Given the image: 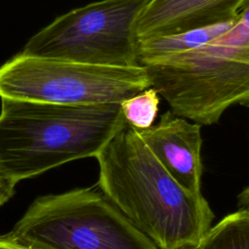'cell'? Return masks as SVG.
Returning a JSON list of instances; mask_svg holds the SVG:
<instances>
[{
  "label": "cell",
  "instance_id": "277c9868",
  "mask_svg": "<svg viewBox=\"0 0 249 249\" xmlns=\"http://www.w3.org/2000/svg\"><path fill=\"white\" fill-rule=\"evenodd\" d=\"M6 235L35 249H160L93 188L37 197Z\"/></svg>",
  "mask_w": 249,
  "mask_h": 249
},
{
  "label": "cell",
  "instance_id": "3957f363",
  "mask_svg": "<svg viewBox=\"0 0 249 249\" xmlns=\"http://www.w3.org/2000/svg\"><path fill=\"white\" fill-rule=\"evenodd\" d=\"M141 65L170 110L200 125L218 123L232 105L249 104V26L239 18L210 42Z\"/></svg>",
  "mask_w": 249,
  "mask_h": 249
},
{
  "label": "cell",
  "instance_id": "e0dca14e",
  "mask_svg": "<svg viewBox=\"0 0 249 249\" xmlns=\"http://www.w3.org/2000/svg\"><path fill=\"white\" fill-rule=\"evenodd\" d=\"M246 107H248V108H249V104H248V105H246Z\"/></svg>",
  "mask_w": 249,
  "mask_h": 249
},
{
  "label": "cell",
  "instance_id": "30bf717a",
  "mask_svg": "<svg viewBox=\"0 0 249 249\" xmlns=\"http://www.w3.org/2000/svg\"><path fill=\"white\" fill-rule=\"evenodd\" d=\"M198 249H249V211L239 210L227 215L210 228Z\"/></svg>",
  "mask_w": 249,
  "mask_h": 249
},
{
  "label": "cell",
  "instance_id": "7a4b0ae2",
  "mask_svg": "<svg viewBox=\"0 0 249 249\" xmlns=\"http://www.w3.org/2000/svg\"><path fill=\"white\" fill-rule=\"evenodd\" d=\"M127 123L119 103L65 105L1 98L0 170L14 184L95 158Z\"/></svg>",
  "mask_w": 249,
  "mask_h": 249
},
{
  "label": "cell",
  "instance_id": "9c48e42d",
  "mask_svg": "<svg viewBox=\"0 0 249 249\" xmlns=\"http://www.w3.org/2000/svg\"><path fill=\"white\" fill-rule=\"evenodd\" d=\"M237 18L185 32L139 41L140 64L160 56L193 50L210 42L228 31Z\"/></svg>",
  "mask_w": 249,
  "mask_h": 249
},
{
  "label": "cell",
  "instance_id": "8992f818",
  "mask_svg": "<svg viewBox=\"0 0 249 249\" xmlns=\"http://www.w3.org/2000/svg\"><path fill=\"white\" fill-rule=\"evenodd\" d=\"M150 0H101L74 9L33 35L19 53L108 66H137L136 21Z\"/></svg>",
  "mask_w": 249,
  "mask_h": 249
},
{
  "label": "cell",
  "instance_id": "8fae6325",
  "mask_svg": "<svg viewBox=\"0 0 249 249\" xmlns=\"http://www.w3.org/2000/svg\"><path fill=\"white\" fill-rule=\"evenodd\" d=\"M159 104V93L152 87L120 103L125 122L136 129H145L153 124Z\"/></svg>",
  "mask_w": 249,
  "mask_h": 249
},
{
  "label": "cell",
  "instance_id": "6da1fadb",
  "mask_svg": "<svg viewBox=\"0 0 249 249\" xmlns=\"http://www.w3.org/2000/svg\"><path fill=\"white\" fill-rule=\"evenodd\" d=\"M95 159L100 191L160 249L198 246L214 213L164 169L136 128L124 125Z\"/></svg>",
  "mask_w": 249,
  "mask_h": 249
},
{
  "label": "cell",
  "instance_id": "52a82bcc",
  "mask_svg": "<svg viewBox=\"0 0 249 249\" xmlns=\"http://www.w3.org/2000/svg\"><path fill=\"white\" fill-rule=\"evenodd\" d=\"M136 130L177 183L194 194H201L200 124H191L168 110L160 116L157 124Z\"/></svg>",
  "mask_w": 249,
  "mask_h": 249
},
{
  "label": "cell",
  "instance_id": "2e32d148",
  "mask_svg": "<svg viewBox=\"0 0 249 249\" xmlns=\"http://www.w3.org/2000/svg\"><path fill=\"white\" fill-rule=\"evenodd\" d=\"M187 249H198V248L196 246V247H191V248H187Z\"/></svg>",
  "mask_w": 249,
  "mask_h": 249
},
{
  "label": "cell",
  "instance_id": "9a60e30c",
  "mask_svg": "<svg viewBox=\"0 0 249 249\" xmlns=\"http://www.w3.org/2000/svg\"><path fill=\"white\" fill-rule=\"evenodd\" d=\"M240 208L249 211V186H247L237 196Z\"/></svg>",
  "mask_w": 249,
  "mask_h": 249
},
{
  "label": "cell",
  "instance_id": "5b68a950",
  "mask_svg": "<svg viewBox=\"0 0 249 249\" xmlns=\"http://www.w3.org/2000/svg\"><path fill=\"white\" fill-rule=\"evenodd\" d=\"M151 87L146 68L18 53L0 66V98L65 105L121 103Z\"/></svg>",
  "mask_w": 249,
  "mask_h": 249
},
{
  "label": "cell",
  "instance_id": "4fadbf2b",
  "mask_svg": "<svg viewBox=\"0 0 249 249\" xmlns=\"http://www.w3.org/2000/svg\"><path fill=\"white\" fill-rule=\"evenodd\" d=\"M0 249H35L9 238L6 234L0 235Z\"/></svg>",
  "mask_w": 249,
  "mask_h": 249
},
{
  "label": "cell",
  "instance_id": "7c38bea8",
  "mask_svg": "<svg viewBox=\"0 0 249 249\" xmlns=\"http://www.w3.org/2000/svg\"><path fill=\"white\" fill-rule=\"evenodd\" d=\"M16 184L10 181L0 170V207L7 203L16 193Z\"/></svg>",
  "mask_w": 249,
  "mask_h": 249
},
{
  "label": "cell",
  "instance_id": "ba28073f",
  "mask_svg": "<svg viewBox=\"0 0 249 249\" xmlns=\"http://www.w3.org/2000/svg\"><path fill=\"white\" fill-rule=\"evenodd\" d=\"M245 0H150L135 30L139 41L219 24L238 18Z\"/></svg>",
  "mask_w": 249,
  "mask_h": 249
},
{
  "label": "cell",
  "instance_id": "5bb4252c",
  "mask_svg": "<svg viewBox=\"0 0 249 249\" xmlns=\"http://www.w3.org/2000/svg\"><path fill=\"white\" fill-rule=\"evenodd\" d=\"M238 18L241 22L249 26V0H245L242 4L238 12Z\"/></svg>",
  "mask_w": 249,
  "mask_h": 249
}]
</instances>
